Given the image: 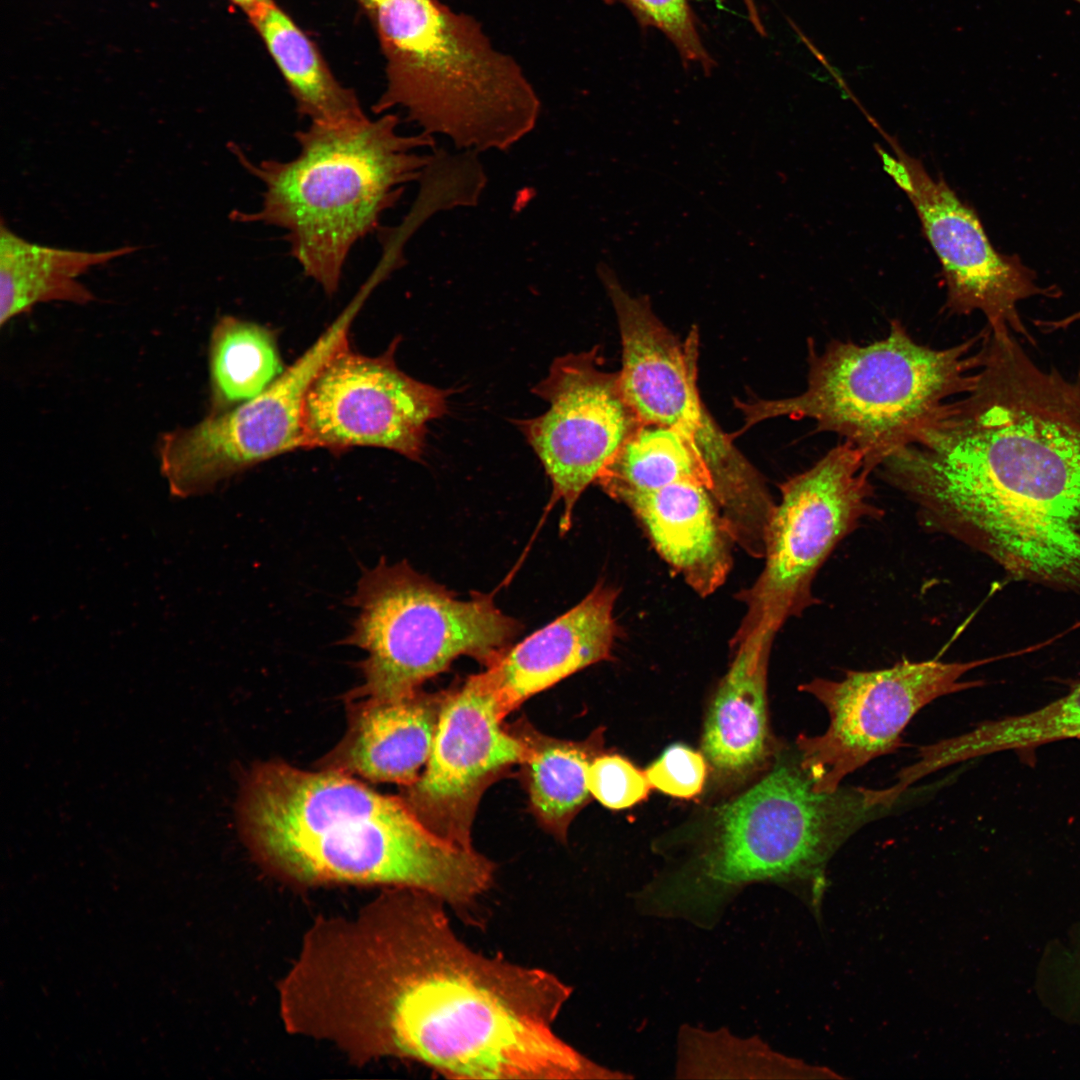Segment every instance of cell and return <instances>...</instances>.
Here are the masks:
<instances>
[{
  "label": "cell",
  "instance_id": "obj_32",
  "mask_svg": "<svg viewBox=\"0 0 1080 1080\" xmlns=\"http://www.w3.org/2000/svg\"><path fill=\"white\" fill-rule=\"evenodd\" d=\"M236 6H238L248 18L256 14L258 11L268 6L273 0H229Z\"/></svg>",
  "mask_w": 1080,
  "mask_h": 1080
},
{
  "label": "cell",
  "instance_id": "obj_30",
  "mask_svg": "<svg viewBox=\"0 0 1080 1080\" xmlns=\"http://www.w3.org/2000/svg\"><path fill=\"white\" fill-rule=\"evenodd\" d=\"M1076 323H1080V310L1057 320H1036L1035 325L1044 333H1053L1065 330Z\"/></svg>",
  "mask_w": 1080,
  "mask_h": 1080
},
{
  "label": "cell",
  "instance_id": "obj_11",
  "mask_svg": "<svg viewBox=\"0 0 1080 1080\" xmlns=\"http://www.w3.org/2000/svg\"><path fill=\"white\" fill-rule=\"evenodd\" d=\"M372 288L367 283L316 341L259 395L161 436L160 469L173 495L184 498L208 492L255 465L302 449L307 390L329 357L349 342L352 323Z\"/></svg>",
  "mask_w": 1080,
  "mask_h": 1080
},
{
  "label": "cell",
  "instance_id": "obj_18",
  "mask_svg": "<svg viewBox=\"0 0 1080 1080\" xmlns=\"http://www.w3.org/2000/svg\"><path fill=\"white\" fill-rule=\"evenodd\" d=\"M659 555L700 596L714 593L732 568L734 539L704 485L681 482L624 503Z\"/></svg>",
  "mask_w": 1080,
  "mask_h": 1080
},
{
  "label": "cell",
  "instance_id": "obj_6",
  "mask_svg": "<svg viewBox=\"0 0 1080 1080\" xmlns=\"http://www.w3.org/2000/svg\"><path fill=\"white\" fill-rule=\"evenodd\" d=\"M367 10L386 60L376 114L398 107L419 132L474 154L506 151L535 128L536 90L473 17L439 0H377Z\"/></svg>",
  "mask_w": 1080,
  "mask_h": 1080
},
{
  "label": "cell",
  "instance_id": "obj_15",
  "mask_svg": "<svg viewBox=\"0 0 1080 1080\" xmlns=\"http://www.w3.org/2000/svg\"><path fill=\"white\" fill-rule=\"evenodd\" d=\"M597 347L556 358L534 394L549 403L543 414L518 421L563 504L562 527L608 460L642 423L624 399L618 372L601 368Z\"/></svg>",
  "mask_w": 1080,
  "mask_h": 1080
},
{
  "label": "cell",
  "instance_id": "obj_19",
  "mask_svg": "<svg viewBox=\"0 0 1080 1080\" xmlns=\"http://www.w3.org/2000/svg\"><path fill=\"white\" fill-rule=\"evenodd\" d=\"M445 696L417 691L397 700H362L327 767L375 782L413 784L429 758Z\"/></svg>",
  "mask_w": 1080,
  "mask_h": 1080
},
{
  "label": "cell",
  "instance_id": "obj_21",
  "mask_svg": "<svg viewBox=\"0 0 1080 1080\" xmlns=\"http://www.w3.org/2000/svg\"><path fill=\"white\" fill-rule=\"evenodd\" d=\"M137 250L123 246L100 251L38 245L10 230L0 229V323L45 302L87 304L94 294L78 278L95 266Z\"/></svg>",
  "mask_w": 1080,
  "mask_h": 1080
},
{
  "label": "cell",
  "instance_id": "obj_14",
  "mask_svg": "<svg viewBox=\"0 0 1080 1080\" xmlns=\"http://www.w3.org/2000/svg\"><path fill=\"white\" fill-rule=\"evenodd\" d=\"M883 135L893 153L880 146L876 151L883 169L912 203L940 262L946 308L957 315L980 312L989 327L1006 326L1022 341L1035 345L1018 304L1034 296L1056 298L1059 289L1039 286L1035 273L1018 256L999 253L976 212L946 181L932 176L919 159Z\"/></svg>",
  "mask_w": 1080,
  "mask_h": 1080
},
{
  "label": "cell",
  "instance_id": "obj_33",
  "mask_svg": "<svg viewBox=\"0 0 1080 1080\" xmlns=\"http://www.w3.org/2000/svg\"><path fill=\"white\" fill-rule=\"evenodd\" d=\"M377 0H360L366 9H369Z\"/></svg>",
  "mask_w": 1080,
  "mask_h": 1080
},
{
  "label": "cell",
  "instance_id": "obj_23",
  "mask_svg": "<svg viewBox=\"0 0 1080 1080\" xmlns=\"http://www.w3.org/2000/svg\"><path fill=\"white\" fill-rule=\"evenodd\" d=\"M248 19L280 69L301 116L316 123L367 116L354 91L334 77L313 42L274 1Z\"/></svg>",
  "mask_w": 1080,
  "mask_h": 1080
},
{
  "label": "cell",
  "instance_id": "obj_20",
  "mask_svg": "<svg viewBox=\"0 0 1080 1080\" xmlns=\"http://www.w3.org/2000/svg\"><path fill=\"white\" fill-rule=\"evenodd\" d=\"M775 635L759 630L734 648V659L713 699L702 748L721 775H743L766 755L767 671Z\"/></svg>",
  "mask_w": 1080,
  "mask_h": 1080
},
{
  "label": "cell",
  "instance_id": "obj_16",
  "mask_svg": "<svg viewBox=\"0 0 1080 1080\" xmlns=\"http://www.w3.org/2000/svg\"><path fill=\"white\" fill-rule=\"evenodd\" d=\"M483 673L446 691L423 773L403 800L435 834L473 847L471 831L480 799L490 784L521 764L522 741L502 726Z\"/></svg>",
  "mask_w": 1080,
  "mask_h": 1080
},
{
  "label": "cell",
  "instance_id": "obj_8",
  "mask_svg": "<svg viewBox=\"0 0 1080 1080\" xmlns=\"http://www.w3.org/2000/svg\"><path fill=\"white\" fill-rule=\"evenodd\" d=\"M597 274L618 322L622 346L618 382L624 399L641 423L675 427L696 446L734 542L762 559L776 503L762 475L701 400L697 327L680 340L654 313L648 296L631 295L606 263L598 264Z\"/></svg>",
  "mask_w": 1080,
  "mask_h": 1080
},
{
  "label": "cell",
  "instance_id": "obj_26",
  "mask_svg": "<svg viewBox=\"0 0 1080 1080\" xmlns=\"http://www.w3.org/2000/svg\"><path fill=\"white\" fill-rule=\"evenodd\" d=\"M1080 738V683L1062 697L1027 713L986 721L941 744L945 761L955 764L1006 750H1025Z\"/></svg>",
  "mask_w": 1080,
  "mask_h": 1080
},
{
  "label": "cell",
  "instance_id": "obj_31",
  "mask_svg": "<svg viewBox=\"0 0 1080 1080\" xmlns=\"http://www.w3.org/2000/svg\"><path fill=\"white\" fill-rule=\"evenodd\" d=\"M741 2L743 3V5H744V7L746 9L748 20L750 21V23L753 26V28L755 29V31L758 34L764 36L766 34V30H765L764 24H763V22L761 20V16H760V13L758 11L755 0H741Z\"/></svg>",
  "mask_w": 1080,
  "mask_h": 1080
},
{
  "label": "cell",
  "instance_id": "obj_3",
  "mask_svg": "<svg viewBox=\"0 0 1080 1080\" xmlns=\"http://www.w3.org/2000/svg\"><path fill=\"white\" fill-rule=\"evenodd\" d=\"M241 821L256 854L303 883L410 888L464 911L494 880L490 859L432 832L403 798L334 769L257 768L243 793Z\"/></svg>",
  "mask_w": 1080,
  "mask_h": 1080
},
{
  "label": "cell",
  "instance_id": "obj_1",
  "mask_svg": "<svg viewBox=\"0 0 1080 1080\" xmlns=\"http://www.w3.org/2000/svg\"><path fill=\"white\" fill-rule=\"evenodd\" d=\"M445 903L391 887L352 918L319 920L282 984L290 1030L359 1060L411 1059L447 1078H617L555 1029L572 988L487 956Z\"/></svg>",
  "mask_w": 1080,
  "mask_h": 1080
},
{
  "label": "cell",
  "instance_id": "obj_12",
  "mask_svg": "<svg viewBox=\"0 0 1080 1080\" xmlns=\"http://www.w3.org/2000/svg\"><path fill=\"white\" fill-rule=\"evenodd\" d=\"M983 662L903 660L890 668L848 671L839 681L816 678L801 685L829 715L823 734L797 739L799 763L813 788L833 792L848 774L897 750L902 731L921 708L977 686L960 680Z\"/></svg>",
  "mask_w": 1080,
  "mask_h": 1080
},
{
  "label": "cell",
  "instance_id": "obj_2",
  "mask_svg": "<svg viewBox=\"0 0 1080 1080\" xmlns=\"http://www.w3.org/2000/svg\"><path fill=\"white\" fill-rule=\"evenodd\" d=\"M974 387L879 466L920 523L1015 580L1080 592V374L988 325Z\"/></svg>",
  "mask_w": 1080,
  "mask_h": 1080
},
{
  "label": "cell",
  "instance_id": "obj_5",
  "mask_svg": "<svg viewBox=\"0 0 1080 1080\" xmlns=\"http://www.w3.org/2000/svg\"><path fill=\"white\" fill-rule=\"evenodd\" d=\"M895 802L885 789L819 792L800 763L781 760L722 807L711 844L688 872L637 896L642 912L711 927L744 886L822 879L827 861Z\"/></svg>",
  "mask_w": 1080,
  "mask_h": 1080
},
{
  "label": "cell",
  "instance_id": "obj_17",
  "mask_svg": "<svg viewBox=\"0 0 1080 1080\" xmlns=\"http://www.w3.org/2000/svg\"><path fill=\"white\" fill-rule=\"evenodd\" d=\"M617 594L614 587L597 584L575 607L486 667L482 673L502 720L531 696L611 656Z\"/></svg>",
  "mask_w": 1080,
  "mask_h": 1080
},
{
  "label": "cell",
  "instance_id": "obj_29",
  "mask_svg": "<svg viewBox=\"0 0 1080 1080\" xmlns=\"http://www.w3.org/2000/svg\"><path fill=\"white\" fill-rule=\"evenodd\" d=\"M651 787L678 798L698 795L706 777L704 757L691 748L674 744L645 771Z\"/></svg>",
  "mask_w": 1080,
  "mask_h": 1080
},
{
  "label": "cell",
  "instance_id": "obj_4",
  "mask_svg": "<svg viewBox=\"0 0 1080 1080\" xmlns=\"http://www.w3.org/2000/svg\"><path fill=\"white\" fill-rule=\"evenodd\" d=\"M399 124L388 112L377 119L311 122L294 134L299 151L290 160L255 163L232 144L243 168L263 185L259 208L235 211L233 218L281 229L303 273L333 295L351 249L435 159L419 152L434 147V137L402 134Z\"/></svg>",
  "mask_w": 1080,
  "mask_h": 1080
},
{
  "label": "cell",
  "instance_id": "obj_7",
  "mask_svg": "<svg viewBox=\"0 0 1080 1080\" xmlns=\"http://www.w3.org/2000/svg\"><path fill=\"white\" fill-rule=\"evenodd\" d=\"M984 334L936 349L893 320L886 337L867 345L832 340L819 351L809 343L806 389L783 399L736 400L740 432L772 418H808L817 431L861 450L875 470L974 387Z\"/></svg>",
  "mask_w": 1080,
  "mask_h": 1080
},
{
  "label": "cell",
  "instance_id": "obj_28",
  "mask_svg": "<svg viewBox=\"0 0 1080 1080\" xmlns=\"http://www.w3.org/2000/svg\"><path fill=\"white\" fill-rule=\"evenodd\" d=\"M590 794L610 809H625L645 799L651 785L646 773L616 754H600L587 771Z\"/></svg>",
  "mask_w": 1080,
  "mask_h": 1080
},
{
  "label": "cell",
  "instance_id": "obj_22",
  "mask_svg": "<svg viewBox=\"0 0 1080 1080\" xmlns=\"http://www.w3.org/2000/svg\"><path fill=\"white\" fill-rule=\"evenodd\" d=\"M524 745L522 776L537 820L565 840L576 814L589 801L587 771L601 754V734L573 742L547 736L526 721L513 729Z\"/></svg>",
  "mask_w": 1080,
  "mask_h": 1080
},
{
  "label": "cell",
  "instance_id": "obj_25",
  "mask_svg": "<svg viewBox=\"0 0 1080 1080\" xmlns=\"http://www.w3.org/2000/svg\"><path fill=\"white\" fill-rule=\"evenodd\" d=\"M274 332L258 323L223 316L209 342L212 411L246 402L285 370Z\"/></svg>",
  "mask_w": 1080,
  "mask_h": 1080
},
{
  "label": "cell",
  "instance_id": "obj_27",
  "mask_svg": "<svg viewBox=\"0 0 1080 1080\" xmlns=\"http://www.w3.org/2000/svg\"><path fill=\"white\" fill-rule=\"evenodd\" d=\"M624 5L643 29L661 32L676 49L682 65L698 66L705 75L716 67L700 35L689 0H606Z\"/></svg>",
  "mask_w": 1080,
  "mask_h": 1080
},
{
  "label": "cell",
  "instance_id": "obj_9",
  "mask_svg": "<svg viewBox=\"0 0 1080 1080\" xmlns=\"http://www.w3.org/2000/svg\"><path fill=\"white\" fill-rule=\"evenodd\" d=\"M357 610L344 643L366 653L352 699L390 701L418 691L460 656L491 664L521 625L488 594L458 598L406 561L366 569L349 599Z\"/></svg>",
  "mask_w": 1080,
  "mask_h": 1080
},
{
  "label": "cell",
  "instance_id": "obj_10",
  "mask_svg": "<svg viewBox=\"0 0 1080 1080\" xmlns=\"http://www.w3.org/2000/svg\"><path fill=\"white\" fill-rule=\"evenodd\" d=\"M873 471L863 452L844 441L781 485L766 534L763 570L738 595L746 611L732 648L756 631L777 633L816 603L813 581L831 552L863 520L883 514L873 502Z\"/></svg>",
  "mask_w": 1080,
  "mask_h": 1080
},
{
  "label": "cell",
  "instance_id": "obj_24",
  "mask_svg": "<svg viewBox=\"0 0 1080 1080\" xmlns=\"http://www.w3.org/2000/svg\"><path fill=\"white\" fill-rule=\"evenodd\" d=\"M681 482L704 485L710 492L713 487L701 454L685 434L672 426L645 423L624 440L596 480L623 504L635 495Z\"/></svg>",
  "mask_w": 1080,
  "mask_h": 1080
},
{
  "label": "cell",
  "instance_id": "obj_13",
  "mask_svg": "<svg viewBox=\"0 0 1080 1080\" xmlns=\"http://www.w3.org/2000/svg\"><path fill=\"white\" fill-rule=\"evenodd\" d=\"M399 338L379 356L336 350L312 380L302 410V449L354 447L420 461L427 424L447 412L448 390L418 381L395 362Z\"/></svg>",
  "mask_w": 1080,
  "mask_h": 1080
}]
</instances>
